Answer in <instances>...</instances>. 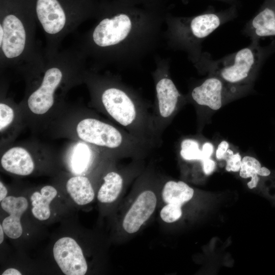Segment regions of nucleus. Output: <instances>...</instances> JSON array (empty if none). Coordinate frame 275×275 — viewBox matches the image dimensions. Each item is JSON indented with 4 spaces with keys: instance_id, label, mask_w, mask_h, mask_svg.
<instances>
[{
    "instance_id": "obj_6",
    "label": "nucleus",
    "mask_w": 275,
    "mask_h": 275,
    "mask_svg": "<svg viewBox=\"0 0 275 275\" xmlns=\"http://www.w3.org/2000/svg\"><path fill=\"white\" fill-rule=\"evenodd\" d=\"M250 88L229 84L212 74L200 85L193 88L187 99L195 107L198 130H202L211 113L241 97Z\"/></svg>"
},
{
    "instance_id": "obj_19",
    "label": "nucleus",
    "mask_w": 275,
    "mask_h": 275,
    "mask_svg": "<svg viewBox=\"0 0 275 275\" xmlns=\"http://www.w3.org/2000/svg\"><path fill=\"white\" fill-rule=\"evenodd\" d=\"M222 19L214 13H206L193 18L188 24V32L194 39H203L215 30L222 23Z\"/></svg>"
},
{
    "instance_id": "obj_21",
    "label": "nucleus",
    "mask_w": 275,
    "mask_h": 275,
    "mask_svg": "<svg viewBox=\"0 0 275 275\" xmlns=\"http://www.w3.org/2000/svg\"><path fill=\"white\" fill-rule=\"evenodd\" d=\"M240 176L244 179L251 178L247 185L250 189L256 187L260 180V177H268L271 174L270 170L261 166L260 162L255 157L246 155L242 158Z\"/></svg>"
},
{
    "instance_id": "obj_26",
    "label": "nucleus",
    "mask_w": 275,
    "mask_h": 275,
    "mask_svg": "<svg viewBox=\"0 0 275 275\" xmlns=\"http://www.w3.org/2000/svg\"><path fill=\"white\" fill-rule=\"evenodd\" d=\"M7 195V189L3 182H0V201H2Z\"/></svg>"
},
{
    "instance_id": "obj_27",
    "label": "nucleus",
    "mask_w": 275,
    "mask_h": 275,
    "mask_svg": "<svg viewBox=\"0 0 275 275\" xmlns=\"http://www.w3.org/2000/svg\"><path fill=\"white\" fill-rule=\"evenodd\" d=\"M19 271L15 268H8L2 273V275H21Z\"/></svg>"
},
{
    "instance_id": "obj_10",
    "label": "nucleus",
    "mask_w": 275,
    "mask_h": 275,
    "mask_svg": "<svg viewBox=\"0 0 275 275\" xmlns=\"http://www.w3.org/2000/svg\"><path fill=\"white\" fill-rule=\"evenodd\" d=\"M50 149L45 145L35 142L11 145L2 150L1 167L14 175H31L35 169L36 157Z\"/></svg>"
},
{
    "instance_id": "obj_3",
    "label": "nucleus",
    "mask_w": 275,
    "mask_h": 275,
    "mask_svg": "<svg viewBox=\"0 0 275 275\" xmlns=\"http://www.w3.org/2000/svg\"><path fill=\"white\" fill-rule=\"evenodd\" d=\"M37 24L31 0H0L1 68L23 77L44 64L36 40Z\"/></svg>"
},
{
    "instance_id": "obj_1",
    "label": "nucleus",
    "mask_w": 275,
    "mask_h": 275,
    "mask_svg": "<svg viewBox=\"0 0 275 275\" xmlns=\"http://www.w3.org/2000/svg\"><path fill=\"white\" fill-rule=\"evenodd\" d=\"M86 57L78 47L45 56L43 65L24 77L25 92L18 104L24 126L34 131L48 128L67 110L69 91L84 83Z\"/></svg>"
},
{
    "instance_id": "obj_25",
    "label": "nucleus",
    "mask_w": 275,
    "mask_h": 275,
    "mask_svg": "<svg viewBox=\"0 0 275 275\" xmlns=\"http://www.w3.org/2000/svg\"><path fill=\"white\" fill-rule=\"evenodd\" d=\"M215 168L216 162L211 157L205 159L202 162V171L206 176L211 175L214 171Z\"/></svg>"
},
{
    "instance_id": "obj_29",
    "label": "nucleus",
    "mask_w": 275,
    "mask_h": 275,
    "mask_svg": "<svg viewBox=\"0 0 275 275\" xmlns=\"http://www.w3.org/2000/svg\"><path fill=\"white\" fill-rule=\"evenodd\" d=\"M271 1L275 3V0H271Z\"/></svg>"
},
{
    "instance_id": "obj_11",
    "label": "nucleus",
    "mask_w": 275,
    "mask_h": 275,
    "mask_svg": "<svg viewBox=\"0 0 275 275\" xmlns=\"http://www.w3.org/2000/svg\"><path fill=\"white\" fill-rule=\"evenodd\" d=\"M54 258L62 272L66 275H84L88 269L81 249L73 238L64 237L54 243Z\"/></svg>"
},
{
    "instance_id": "obj_8",
    "label": "nucleus",
    "mask_w": 275,
    "mask_h": 275,
    "mask_svg": "<svg viewBox=\"0 0 275 275\" xmlns=\"http://www.w3.org/2000/svg\"><path fill=\"white\" fill-rule=\"evenodd\" d=\"M166 71L154 76L156 99L151 111L154 134L162 143V135L176 115L187 102Z\"/></svg>"
},
{
    "instance_id": "obj_7",
    "label": "nucleus",
    "mask_w": 275,
    "mask_h": 275,
    "mask_svg": "<svg viewBox=\"0 0 275 275\" xmlns=\"http://www.w3.org/2000/svg\"><path fill=\"white\" fill-rule=\"evenodd\" d=\"M265 56L255 43L216 62L210 74L232 85L251 88Z\"/></svg>"
},
{
    "instance_id": "obj_4",
    "label": "nucleus",
    "mask_w": 275,
    "mask_h": 275,
    "mask_svg": "<svg viewBox=\"0 0 275 275\" xmlns=\"http://www.w3.org/2000/svg\"><path fill=\"white\" fill-rule=\"evenodd\" d=\"M49 128L58 135L87 143L117 158L143 159L156 148L88 110L75 114L67 109Z\"/></svg>"
},
{
    "instance_id": "obj_14",
    "label": "nucleus",
    "mask_w": 275,
    "mask_h": 275,
    "mask_svg": "<svg viewBox=\"0 0 275 275\" xmlns=\"http://www.w3.org/2000/svg\"><path fill=\"white\" fill-rule=\"evenodd\" d=\"M139 160L136 161L135 164ZM133 163L131 166L125 169L124 172L112 170L104 175L103 178V182L97 194V199L100 202L111 203L117 200L128 176H134L139 172L140 167L138 166V164L137 165Z\"/></svg>"
},
{
    "instance_id": "obj_20",
    "label": "nucleus",
    "mask_w": 275,
    "mask_h": 275,
    "mask_svg": "<svg viewBox=\"0 0 275 275\" xmlns=\"http://www.w3.org/2000/svg\"><path fill=\"white\" fill-rule=\"evenodd\" d=\"M57 194L54 187L46 185L41 189L40 193L35 191L32 195V212L36 218L40 221L48 219L50 215L49 205Z\"/></svg>"
},
{
    "instance_id": "obj_5",
    "label": "nucleus",
    "mask_w": 275,
    "mask_h": 275,
    "mask_svg": "<svg viewBox=\"0 0 275 275\" xmlns=\"http://www.w3.org/2000/svg\"><path fill=\"white\" fill-rule=\"evenodd\" d=\"M46 39L45 56L59 51L62 41L95 12L91 0H31Z\"/></svg>"
},
{
    "instance_id": "obj_23",
    "label": "nucleus",
    "mask_w": 275,
    "mask_h": 275,
    "mask_svg": "<svg viewBox=\"0 0 275 275\" xmlns=\"http://www.w3.org/2000/svg\"><path fill=\"white\" fill-rule=\"evenodd\" d=\"M223 160L226 161V170L228 172H239L241 164L242 158L239 153H234L229 149L224 157Z\"/></svg>"
},
{
    "instance_id": "obj_28",
    "label": "nucleus",
    "mask_w": 275,
    "mask_h": 275,
    "mask_svg": "<svg viewBox=\"0 0 275 275\" xmlns=\"http://www.w3.org/2000/svg\"><path fill=\"white\" fill-rule=\"evenodd\" d=\"M4 229L2 225H0V243L1 244L4 240Z\"/></svg>"
},
{
    "instance_id": "obj_13",
    "label": "nucleus",
    "mask_w": 275,
    "mask_h": 275,
    "mask_svg": "<svg viewBox=\"0 0 275 275\" xmlns=\"http://www.w3.org/2000/svg\"><path fill=\"white\" fill-rule=\"evenodd\" d=\"M24 126L18 104L9 98L0 102L1 150L11 146Z\"/></svg>"
},
{
    "instance_id": "obj_17",
    "label": "nucleus",
    "mask_w": 275,
    "mask_h": 275,
    "mask_svg": "<svg viewBox=\"0 0 275 275\" xmlns=\"http://www.w3.org/2000/svg\"><path fill=\"white\" fill-rule=\"evenodd\" d=\"M194 194V189L183 181L166 180L161 189L162 199L166 204L182 206L191 199Z\"/></svg>"
},
{
    "instance_id": "obj_16",
    "label": "nucleus",
    "mask_w": 275,
    "mask_h": 275,
    "mask_svg": "<svg viewBox=\"0 0 275 275\" xmlns=\"http://www.w3.org/2000/svg\"><path fill=\"white\" fill-rule=\"evenodd\" d=\"M248 28L249 35L255 41L261 38L275 36V3L267 0Z\"/></svg>"
},
{
    "instance_id": "obj_24",
    "label": "nucleus",
    "mask_w": 275,
    "mask_h": 275,
    "mask_svg": "<svg viewBox=\"0 0 275 275\" xmlns=\"http://www.w3.org/2000/svg\"><path fill=\"white\" fill-rule=\"evenodd\" d=\"M230 148V144L225 140L221 141L215 150L216 158L218 160H223L224 157Z\"/></svg>"
},
{
    "instance_id": "obj_15",
    "label": "nucleus",
    "mask_w": 275,
    "mask_h": 275,
    "mask_svg": "<svg viewBox=\"0 0 275 275\" xmlns=\"http://www.w3.org/2000/svg\"><path fill=\"white\" fill-rule=\"evenodd\" d=\"M1 205L9 214L3 221L4 232L12 239L19 238L22 233L20 217L28 207L26 199L23 197H6L1 201Z\"/></svg>"
},
{
    "instance_id": "obj_9",
    "label": "nucleus",
    "mask_w": 275,
    "mask_h": 275,
    "mask_svg": "<svg viewBox=\"0 0 275 275\" xmlns=\"http://www.w3.org/2000/svg\"><path fill=\"white\" fill-rule=\"evenodd\" d=\"M141 177L143 188L126 212L122 221L123 230L130 234L139 231L153 214L157 206V196L153 186L158 179L149 169Z\"/></svg>"
},
{
    "instance_id": "obj_12",
    "label": "nucleus",
    "mask_w": 275,
    "mask_h": 275,
    "mask_svg": "<svg viewBox=\"0 0 275 275\" xmlns=\"http://www.w3.org/2000/svg\"><path fill=\"white\" fill-rule=\"evenodd\" d=\"M66 151L67 168L73 175H85L99 159L108 154L80 141H73Z\"/></svg>"
},
{
    "instance_id": "obj_2",
    "label": "nucleus",
    "mask_w": 275,
    "mask_h": 275,
    "mask_svg": "<svg viewBox=\"0 0 275 275\" xmlns=\"http://www.w3.org/2000/svg\"><path fill=\"white\" fill-rule=\"evenodd\" d=\"M84 83L90 95L91 105L119 126L156 148L161 145L156 139L151 112L134 91L116 77L100 75L87 70Z\"/></svg>"
},
{
    "instance_id": "obj_18",
    "label": "nucleus",
    "mask_w": 275,
    "mask_h": 275,
    "mask_svg": "<svg viewBox=\"0 0 275 275\" xmlns=\"http://www.w3.org/2000/svg\"><path fill=\"white\" fill-rule=\"evenodd\" d=\"M66 189L73 201L79 205L90 203L95 197L92 183L85 175H74L69 178Z\"/></svg>"
},
{
    "instance_id": "obj_22",
    "label": "nucleus",
    "mask_w": 275,
    "mask_h": 275,
    "mask_svg": "<svg viewBox=\"0 0 275 275\" xmlns=\"http://www.w3.org/2000/svg\"><path fill=\"white\" fill-rule=\"evenodd\" d=\"M181 206L175 204H166L160 210V218L167 223H172L177 221L182 214Z\"/></svg>"
}]
</instances>
